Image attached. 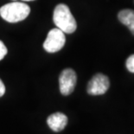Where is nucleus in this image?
Wrapping results in <instances>:
<instances>
[{
  "mask_svg": "<svg viewBox=\"0 0 134 134\" xmlns=\"http://www.w3.org/2000/svg\"><path fill=\"white\" fill-rule=\"evenodd\" d=\"M77 81L76 73L72 68H66L61 73L59 77L60 92L62 95H69L75 90Z\"/></svg>",
  "mask_w": 134,
  "mask_h": 134,
  "instance_id": "nucleus-4",
  "label": "nucleus"
},
{
  "mask_svg": "<svg viewBox=\"0 0 134 134\" xmlns=\"http://www.w3.org/2000/svg\"><path fill=\"white\" fill-rule=\"evenodd\" d=\"M125 65H126L128 71H130L131 73H134V55H130L127 58Z\"/></svg>",
  "mask_w": 134,
  "mask_h": 134,
  "instance_id": "nucleus-8",
  "label": "nucleus"
},
{
  "mask_svg": "<svg viewBox=\"0 0 134 134\" xmlns=\"http://www.w3.org/2000/svg\"><path fill=\"white\" fill-rule=\"evenodd\" d=\"M47 124L54 132H61L66 127L68 124V117L62 113H53L48 117Z\"/></svg>",
  "mask_w": 134,
  "mask_h": 134,
  "instance_id": "nucleus-6",
  "label": "nucleus"
},
{
  "mask_svg": "<svg viewBox=\"0 0 134 134\" xmlns=\"http://www.w3.org/2000/svg\"><path fill=\"white\" fill-rule=\"evenodd\" d=\"M8 49L6 46L4 45V43L0 40V61L4 58V56L7 55Z\"/></svg>",
  "mask_w": 134,
  "mask_h": 134,
  "instance_id": "nucleus-9",
  "label": "nucleus"
},
{
  "mask_svg": "<svg viewBox=\"0 0 134 134\" xmlns=\"http://www.w3.org/2000/svg\"><path fill=\"white\" fill-rule=\"evenodd\" d=\"M66 42V37L63 31L58 28L52 29L48 33L43 42V48L48 53H55L62 49Z\"/></svg>",
  "mask_w": 134,
  "mask_h": 134,
  "instance_id": "nucleus-3",
  "label": "nucleus"
},
{
  "mask_svg": "<svg viewBox=\"0 0 134 134\" xmlns=\"http://www.w3.org/2000/svg\"><path fill=\"white\" fill-rule=\"evenodd\" d=\"M53 21L56 27L67 34H72L77 29L75 18L71 13L68 5L60 4L54 10Z\"/></svg>",
  "mask_w": 134,
  "mask_h": 134,
  "instance_id": "nucleus-1",
  "label": "nucleus"
},
{
  "mask_svg": "<svg viewBox=\"0 0 134 134\" xmlns=\"http://www.w3.org/2000/svg\"><path fill=\"white\" fill-rule=\"evenodd\" d=\"M109 87L108 77L103 74H97L88 82L87 90L90 95H101L107 93Z\"/></svg>",
  "mask_w": 134,
  "mask_h": 134,
  "instance_id": "nucleus-5",
  "label": "nucleus"
},
{
  "mask_svg": "<svg viewBox=\"0 0 134 134\" xmlns=\"http://www.w3.org/2000/svg\"><path fill=\"white\" fill-rule=\"evenodd\" d=\"M5 93V86L4 82L2 81V80L0 79V97H2Z\"/></svg>",
  "mask_w": 134,
  "mask_h": 134,
  "instance_id": "nucleus-10",
  "label": "nucleus"
},
{
  "mask_svg": "<svg viewBox=\"0 0 134 134\" xmlns=\"http://www.w3.org/2000/svg\"><path fill=\"white\" fill-rule=\"evenodd\" d=\"M12 1H23V2H29V1H35V0H12Z\"/></svg>",
  "mask_w": 134,
  "mask_h": 134,
  "instance_id": "nucleus-11",
  "label": "nucleus"
},
{
  "mask_svg": "<svg viewBox=\"0 0 134 134\" xmlns=\"http://www.w3.org/2000/svg\"><path fill=\"white\" fill-rule=\"evenodd\" d=\"M118 18L119 22L127 26L132 35H134V10L129 9L122 10L118 14Z\"/></svg>",
  "mask_w": 134,
  "mask_h": 134,
  "instance_id": "nucleus-7",
  "label": "nucleus"
},
{
  "mask_svg": "<svg viewBox=\"0 0 134 134\" xmlns=\"http://www.w3.org/2000/svg\"><path fill=\"white\" fill-rule=\"evenodd\" d=\"M30 8L22 1H13L0 8V16L8 23L21 22L30 15Z\"/></svg>",
  "mask_w": 134,
  "mask_h": 134,
  "instance_id": "nucleus-2",
  "label": "nucleus"
}]
</instances>
